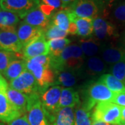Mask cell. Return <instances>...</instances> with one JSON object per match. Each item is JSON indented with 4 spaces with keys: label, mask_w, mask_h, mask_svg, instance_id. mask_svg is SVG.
Masks as SVG:
<instances>
[{
    "label": "cell",
    "mask_w": 125,
    "mask_h": 125,
    "mask_svg": "<svg viewBox=\"0 0 125 125\" xmlns=\"http://www.w3.org/2000/svg\"><path fill=\"white\" fill-rule=\"evenodd\" d=\"M80 104L79 94L76 90L72 88H62L60 99V108L64 107L75 108Z\"/></svg>",
    "instance_id": "cell-19"
},
{
    "label": "cell",
    "mask_w": 125,
    "mask_h": 125,
    "mask_svg": "<svg viewBox=\"0 0 125 125\" xmlns=\"http://www.w3.org/2000/svg\"><path fill=\"white\" fill-rule=\"evenodd\" d=\"M20 20L18 15L0 7V30H17Z\"/></svg>",
    "instance_id": "cell-20"
},
{
    "label": "cell",
    "mask_w": 125,
    "mask_h": 125,
    "mask_svg": "<svg viewBox=\"0 0 125 125\" xmlns=\"http://www.w3.org/2000/svg\"><path fill=\"white\" fill-rule=\"evenodd\" d=\"M0 125H3L2 123H0Z\"/></svg>",
    "instance_id": "cell-43"
},
{
    "label": "cell",
    "mask_w": 125,
    "mask_h": 125,
    "mask_svg": "<svg viewBox=\"0 0 125 125\" xmlns=\"http://www.w3.org/2000/svg\"><path fill=\"white\" fill-rule=\"evenodd\" d=\"M22 115L13 105L10 102L6 94L0 92V122H7Z\"/></svg>",
    "instance_id": "cell-15"
},
{
    "label": "cell",
    "mask_w": 125,
    "mask_h": 125,
    "mask_svg": "<svg viewBox=\"0 0 125 125\" xmlns=\"http://www.w3.org/2000/svg\"><path fill=\"white\" fill-rule=\"evenodd\" d=\"M109 72L125 85V61L117 62L111 65Z\"/></svg>",
    "instance_id": "cell-33"
},
{
    "label": "cell",
    "mask_w": 125,
    "mask_h": 125,
    "mask_svg": "<svg viewBox=\"0 0 125 125\" xmlns=\"http://www.w3.org/2000/svg\"><path fill=\"white\" fill-rule=\"evenodd\" d=\"M120 125H125V107H121Z\"/></svg>",
    "instance_id": "cell-40"
},
{
    "label": "cell",
    "mask_w": 125,
    "mask_h": 125,
    "mask_svg": "<svg viewBox=\"0 0 125 125\" xmlns=\"http://www.w3.org/2000/svg\"><path fill=\"white\" fill-rule=\"evenodd\" d=\"M85 72L90 76H96L105 72L107 67L106 63L102 60V58L98 56H93L87 59L85 62Z\"/></svg>",
    "instance_id": "cell-21"
},
{
    "label": "cell",
    "mask_w": 125,
    "mask_h": 125,
    "mask_svg": "<svg viewBox=\"0 0 125 125\" xmlns=\"http://www.w3.org/2000/svg\"><path fill=\"white\" fill-rule=\"evenodd\" d=\"M94 1H97V0H94Z\"/></svg>",
    "instance_id": "cell-45"
},
{
    "label": "cell",
    "mask_w": 125,
    "mask_h": 125,
    "mask_svg": "<svg viewBox=\"0 0 125 125\" xmlns=\"http://www.w3.org/2000/svg\"><path fill=\"white\" fill-rule=\"evenodd\" d=\"M62 2V9H69L72 5L73 4L76 0H61Z\"/></svg>",
    "instance_id": "cell-39"
},
{
    "label": "cell",
    "mask_w": 125,
    "mask_h": 125,
    "mask_svg": "<svg viewBox=\"0 0 125 125\" xmlns=\"http://www.w3.org/2000/svg\"><path fill=\"white\" fill-rule=\"evenodd\" d=\"M76 72L64 70L58 73L57 82L61 86L65 88H72L75 85L78 81Z\"/></svg>",
    "instance_id": "cell-29"
},
{
    "label": "cell",
    "mask_w": 125,
    "mask_h": 125,
    "mask_svg": "<svg viewBox=\"0 0 125 125\" xmlns=\"http://www.w3.org/2000/svg\"><path fill=\"white\" fill-rule=\"evenodd\" d=\"M112 20L114 24L125 25V0L117 3L112 11Z\"/></svg>",
    "instance_id": "cell-30"
},
{
    "label": "cell",
    "mask_w": 125,
    "mask_h": 125,
    "mask_svg": "<svg viewBox=\"0 0 125 125\" xmlns=\"http://www.w3.org/2000/svg\"><path fill=\"white\" fill-rule=\"evenodd\" d=\"M79 46L84 55L90 58L95 56L97 54L100 53L103 45H101L97 40L88 39L80 40Z\"/></svg>",
    "instance_id": "cell-26"
},
{
    "label": "cell",
    "mask_w": 125,
    "mask_h": 125,
    "mask_svg": "<svg viewBox=\"0 0 125 125\" xmlns=\"http://www.w3.org/2000/svg\"><path fill=\"white\" fill-rule=\"evenodd\" d=\"M29 96V100L26 115L29 124L31 125H49L39 93L33 94Z\"/></svg>",
    "instance_id": "cell-6"
},
{
    "label": "cell",
    "mask_w": 125,
    "mask_h": 125,
    "mask_svg": "<svg viewBox=\"0 0 125 125\" xmlns=\"http://www.w3.org/2000/svg\"><path fill=\"white\" fill-rule=\"evenodd\" d=\"M62 88L60 85H53L41 93L40 100L47 120L54 116L60 109V99Z\"/></svg>",
    "instance_id": "cell-5"
},
{
    "label": "cell",
    "mask_w": 125,
    "mask_h": 125,
    "mask_svg": "<svg viewBox=\"0 0 125 125\" xmlns=\"http://www.w3.org/2000/svg\"></svg>",
    "instance_id": "cell-44"
},
{
    "label": "cell",
    "mask_w": 125,
    "mask_h": 125,
    "mask_svg": "<svg viewBox=\"0 0 125 125\" xmlns=\"http://www.w3.org/2000/svg\"><path fill=\"white\" fill-rule=\"evenodd\" d=\"M40 0H0V7L23 19L28 13L39 6Z\"/></svg>",
    "instance_id": "cell-8"
},
{
    "label": "cell",
    "mask_w": 125,
    "mask_h": 125,
    "mask_svg": "<svg viewBox=\"0 0 125 125\" xmlns=\"http://www.w3.org/2000/svg\"><path fill=\"white\" fill-rule=\"evenodd\" d=\"M17 34L24 48L32 41L45 36V30L22 22L17 29Z\"/></svg>",
    "instance_id": "cell-13"
},
{
    "label": "cell",
    "mask_w": 125,
    "mask_h": 125,
    "mask_svg": "<svg viewBox=\"0 0 125 125\" xmlns=\"http://www.w3.org/2000/svg\"><path fill=\"white\" fill-rule=\"evenodd\" d=\"M0 49L20 54L23 47L19 40L17 30H0Z\"/></svg>",
    "instance_id": "cell-11"
},
{
    "label": "cell",
    "mask_w": 125,
    "mask_h": 125,
    "mask_svg": "<svg viewBox=\"0 0 125 125\" xmlns=\"http://www.w3.org/2000/svg\"><path fill=\"white\" fill-rule=\"evenodd\" d=\"M40 3L48 5L55 9L56 10L60 9H62V2L61 0H40Z\"/></svg>",
    "instance_id": "cell-34"
},
{
    "label": "cell",
    "mask_w": 125,
    "mask_h": 125,
    "mask_svg": "<svg viewBox=\"0 0 125 125\" xmlns=\"http://www.w3.org/2000/svg\"><path fill=\"white\" fill-rule=\"evenodd\" d=\"M93 31L97 40H115L119 36L116 25L99 16L93 20Z\"/></svg>",
    "instance_id": "cell-9"
},
{
    "label": "cell",
    "mask_w": 125,
    "mask_h": 125,
    "mask_svg": "<svg viewBox=\"0 0 125 125\" xmlns=\"http://www.w3.org/2000/svg\"><path fill=\"white\" fill-rule=\"evenodd\" d=\"M77 18L94 20L97 17L98 5L94 0H76L69 9H66Z\"/></svg>",
    "instance_id": "cell-10"
},
{
    "label": "cell",
    "mask_w": 125,
    "mask_h": 125,
    "mask_svg": "<svg viewBox=\"0 0 125 125\" xmlns=\"http://www.w3.org/2000/svg\"><path fill=\"white\" fill-rule=\"evenodd\" d=\"M68 34H72V35H76L77 33V28H76V24L74 22H70L69 28L67 30Z\"/></svg>",
    "instance_id": "cell-38"
},
{
    "label": "cell",
    "mask_w": 125,
    "mask_h": 125,
    "mask_svg": "<svg viewBox=\"0 0 125 125\" xmlns=\"http://www.w3.org/2000/svg\"><path fill=\"white\" fill-rule=\"evenodd\" d=\"M9 88V85L5 78L2 76V74L0 73V92L6 93V90Z\"/></svg>",
    "instance_id": "cell-37"
},
{
    "label": "cell",
    "mask_w": 125,
    "mask_h": 125,
    "mask_svg": "<svg viewBox=\"0 0 125 125\" xmlns=\"http://www.w3.org/2000/svg\"><path fill=\"white\" fill-rule=\"evenodd\" d=\"M115 94L103 83L99 81L88 85L85 93L86 99L83 104L90 109L93 110L96 104L106 102H112Z\"/></svg>",
    "instance_id": "cell-4"
},
{
    "label": "cell",
    "mask_w": 125,
    "mask_h": 125,
    "mask_svg": "<svg viewBox=\"0 0 125 125\" xmlns=\"http://www.w3.org/2000/svg\"><path fill=\"white\" fill-rule=\"evenodd\" d=\"M23 22L45 30L51 22V18L43 13L38 6L28 13L23 18Z\"/></svg>",
    "instance_id": "cell-16"
},
{
    "label": "cell",
    "mask_w": 125,
    "mask_h": 125,
    "mask_svg": "<svg viewBox=\"0 0 125 125\" xmlns=\"http://www.w3.org/2000/svg\"><path fill=\"white\" fill-rule=\"evenodd\" d=\"M102 60L108 65L125 61V46L110 43L102 46L101 50Z\"/></svg>",
    "instance_id": "cell-12"
},
{
    "label": "cell",
    "mask_w": 125,
    "mask_h": 125,
    "mask_svg": "<svg viewBox=\"0 0 125 125\" xmlns=\"http://www.w3.org/2000/svg\"><path fill=\"white\" fill-rule=\"evenodd\" d=\"M8 125H31L27 120V115H22L8 123Z\"/></svg>",
    "instance_id": "cell-35"
},
{
    "label": "cell",
    "mask_w": 125,
    "mask_h": 125,
    "mask_svg": "<svg viewBox=\"0 0 125 125\" xmlns=\"http://www.w3.org/2000/svg\"><path fill=\"white\" fill-rule=\"evenodd\" d=\"M51 59V67L55 73L64 70L78 73L85 65V55L80 46L76 44L67 45L58 58Z\"/></svg>",
    "instance_id": "cell-1"
},
{
    "label": "cell",
    "mask_w": 125,
    "mask_h": 125,
    "mask_svg": "<svg viewBox=\"0 0 125 125\" xmlns=\"http://www.w3.org/2000/svg\"><path fill=\"white\" fill-rule=\"evenodd\" d=\"M23 58L29 59L42 55L49 54V46L45 36L32 41L23 48Z\"/></svg>",
    "instance_id": "cell-14"
},
{
    "label": "cell",
    "mask_w": 125,
    "mask_h": 125,
    "mask_svg": "<svg viewBox=\"0 0 125 125\" xmlns=\"http://www.w3.org/2000/svg\"><path fill=\"white\" fill-rule=\"evenodd\" d=\"M112 102L121 107H125V93L115 94Z\"/></svg>",
    "instance_id": "cell-36"
},
{
    "label": "cell",
    "mask_w": 125,
    "mask_h": 125,
    "mask_svg": "<svg viewBox=\"0 0 125 125\" xmlns=\"http://www.w3.org/2000/svg\"><path fill=\"white\" fill-rule=\"evenodd\" d=\"M9 87L27 95L39 93V91L41 92L36 78L31 72L27 70L23 72L18 78L10 81Z\"/></svg>",
    "instance_id": "cell-7"
},
{
    "label": "cell",
    "mask_w": 125,
    "mask_h": 125,
    "mask_svg": "<svg viewBox=\"0 0 125 125\" xmlns=\"http://www.w3.org/2000/svg\"><path fill=\"white\" fill-rule=\"evenodd\" d=\"M93 120L111 125H120L121 106L111 102L98 103L93 111Z\"/></svg>",
    "instance_id": "cell-3"
},
{
    "label": "cell",
    "mask_w": 125,
    "mask_h": 125,
    "mask_svg": "<svg viewBox=\"0 0 125 125\" xmlns=\"http://www.w3.org/2000/svg\"><path fill=\"white\" fill-rule=\"evenodd\" d=\"M99 81L115 94L125 93V85L123 83L111 74H104L100 76Z\"/></svg>",
    "instance_id": "cell-25"
},
{
    "label": "cell",
    "mask_w": 125,
    "mask_h": 125,
    "mask_svg": "<svg viewBox=\"0 0 125 125\" xmlns=\"http://www.w3.org/2000/svg\"><path fill=\"white\" fill-rule=\"evenodd\" d=\"M123 40H124V42H125V31L124 32V34H123Z\"/></svg>",
    "instance_id": "cell-42"
},
{
    "label": "cell",
    "mask_w": 125,
    "mask_h": 125,
    "mask_svg": "<svg viewBox=\"0 0 125 125\" xmlns=\"http://www.w3.org/2000/svg\"><path fill=\"white\" fill-rule=\"evenodd\" d=\"M74 22L77 28L76 35L87 38L93 33V20L90 18H82L75 17L72 21Z\"/></svg>",
    "instance_id": "cell-24"
},
{
    "label": "cell",
    "mask_w": 125,
    "mask_h": 125,
    "mask_svg": "<svg viewBox=\"0 0 125 125\" xmlns=\"http://www.w3.org/2000/svg\"><path fill=\"white\" fill-rule=\"evenodd\" d=\"M6 94L10 102L22 113V115H24V113H27V106L29 100V95L13 89L10 87L8 88Z\"/></svg>",
    "instance_id": "cell-18"
},
{
    "label": "cell",
    "mask_w": 125,
    "mask_h": 125,
    "mask_svg": "<svg viewBox=\"0 0 125 125\" xmlns=\"http://www.w3.org/2000/svg\"><path fill=\"white\" fill-rule=\"evenodd\" d=\"M71 42L70 40L65 38H57L48 40L47 43L49 46V54L52 58H58L67 45Z\"/></svg>",
    "instance_id": "cell-27"
},
{
    "label": "cell",
    "mask_w": 125,
    "mask_h": 125,
    "mask_svg": "<svg viewBox=\"0 0 125 125\" xmlns=\"http://www.w3.org/2000/svg\"><path fill=\"white\" fill-rule=\"evenodd\" d=\"M92 109L87 107L83 103L79 104L75 108L74 125H92Z\"/></svg>",
    "instance_id": "cell-22"
},
{
    "label": "cell",
    "mask_w": 125,
    "mask_h": 125,
    "mask_svg": "<svg viewBox=\"0 0 125 125\" xmlns=\"http://www.w3.org/2000/svg\"><path fill=\"white\" fill-rule=\"evenodd\" d=\"M27 70L31 72L36 78L41 93L52 85L55 80V72L51 66H45L36 62L32 58L24 59Z\"/></svg>",
    "instance_id": "cell-2"
},
{
    "label": "cell",
    "mask_w": 125,
    "mask_h": 125,
    "mask_svg": "<svg viewBox=\"0 0 125 125\" xmlns=\"http://www.w3.org/2000/svg\"><path fill=\"white\" fill-rule=\"evenodd\" d=\"M92 125H111L107 124L106 122H104L102 121H97V120H93V122H92Z\"/></svg>",
    "instance_id": "cell-41"
},
{
    "label": "cell",
    "mask_w": 125,
    "mask_h": 125,
    "mask_svg": "<svg viewBox=\"0 0 125 125\" xmlns=\"http://www.w3.org/2000/svg\"><path fill=\"white\" fill-rule=\"evenodd\" d=\"M44 35L46 40H51L57 38H65L68 35V33L50 22L48 27L45 30Z\"/></svg>",
    "instance_id": "cell-31"
},
{
    "label": "cell",
    "mask_w": 125,
    "mask_h": 125,
    "mask_svg": "<svg viewBox=\"0 0 125 125\" xmlns=\"http://www.w3.org/2000/svg\"><path fill=\"white\" fill-rule=\"evenodd\" d=\"M17 58L15 53L0 49V73L4 74L9 65Z\"/></svg>",
    "instance_id": "cell-32"
},
{
    "label": "cell",
    "mask_w": 125,
    "mask_h": 125,
    "mask_svg": "<svg viewBox=\"0 0 125 125\" xmlns=\"http://www.w3.org/2000/svg\"><path fill=\"white\" fill-rule=\"evenodd\" d=\"M51 23L57 26L63 31L67 32L70 20L67 10H61L56 12L51 18Z\"/></svg>",
    "instance_id": "cell-28"
},
{
    "label": "cell",
    "mask_w": 125,
    "mask_h": 125,
    "mask_svg": "<svg viewBox=\"0 0 125 125\" xmlns=\"http://www.w3.org/2000/svg\"><path fill=\"white\" fill-rule=\"evenodd\" d=\"M26 70L27 67L25 61L17 58L9 65L3 74L5 78L10 82L20 76L23 72Z\"/></svg>",
    "instance_id": "cell-23"
},
{
    "label": "cell",
    "mask_w": 125,
    "mask_h": 125,
    "mask_svg": "<svg viewBox=\"0 0 125 125\" xmlns=\"http://www.w3.org/2000/svg\"><path fill=\"white\" fill-rule=\"evenodd\" d=\"M75 108H61L48 120L49 125H74Z\"/></svg>",
    "instance_id": "cell-17"
}]
</instances>
